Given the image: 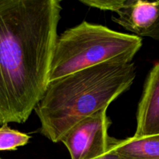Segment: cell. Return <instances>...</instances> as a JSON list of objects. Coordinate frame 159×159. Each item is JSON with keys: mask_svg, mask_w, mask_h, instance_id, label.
<instances>
[{"mask_svg": "<svg viewBox=\"0 0 159 159\" xmlns=\"http://www.w3.org/2000/svg\"><path fill=\"white\" fill-rule=\"evenodd\" d=\"M59 0H0V124H23L48 84Z\"/></svg>", "mask_w": 159, "mask_h": 159, "instance_id": "cell-1", "label": "cell"}, {"mask_svg": "<svg viewBox=\"0 0 159 159\" xmlns=\"http://www.w3.org/2000/svg\"><path fill=\"white\" fill-rule=\"evenodd\" d=\"M134 63L108 62L48 82L34 112L40 132L53 143L86 118L104 109L132 85Z\"/></svg>", "mask_w": 159, "mask_h": 159, "instance_id": "cell-2", "label": "cell"}, {"mask_svg": "<svg viewBox=\"0 0 159 159\" xmlns=\"http://www.w3.org/2000/svg\"><path fill=\"white\" fill-rule=\"evenodd\" d=\"M141 47L142 39L133 34L83 21L58 37L48 82L103 63L132 62Z\"/></svg>", "mask_w": 159, "mask_h": 159, "instance_id": "cell-3", "label": "cell"}, {"mask_svg": "<svg viewBox=\"0 0 159 159\" xmlns=\"http://www.w3.org/2000/svg\"><path fill=\"white\" fill-rule=\"evenodd\" d=\"M104 109L75 125L61 142L71 159H94L107 152L110 143L108 130L112 121Z\"/></svg>", "mask_w": 159, "mask_h": 159, "instance_id": "cell-4", "label": "cell"}, {"mask_svg": "<svg viewBox=\"0 0 159 159\" xmlns=\"http://www.w3.org/2000/svg\"><path fill=\"white\" fill-rule=\"evenodd\" d=\"M159 134V61L155 64L144 85L137 113L135 138Z\"/></svg>", "mask_w": 159, "mask_h": 159, "instance_id": "cell-5", "label": "cell"}, {"mask_svg": "<svg viewBox=\"0 0 159 159\" xmlns=\"http://www.w3.org/2000/svg\"><path fill=\"white\" fill-rule=\"evenodd\" d=\"M112 20L139 37H147L159 18V1L126 0Z\"/></svg>", "mask_w": 159, "mask_h": 159, "instance_id": "cell-6", "label": "cell"}, {"mask_svg": "<svg viewBox=\"0 0 159 159\" xmlns=\"http://www.w3.org/2000/svg\"><path fill=\"white\" fill-rule=\"evenodd\" d=\"M109 147L121 159H159V134L124 140L110 138Z\"/></svg>", "mask_w": 159, "mask_h": 159, "instance_id": "cell-7", "label": "cell"}, {"mask_svg": "<svg viewBox=\"0 0 159 159\" xmlns=\"http://www.w3.org/2000/svg\"><path fill=\"white\" fill-rule=\"evenodd\" d=\"M31 137L24 133L12 130L7 126L2 125L0 128V151L17 150L28 144Z\"/></svg>", "mask_w": 159, "mask_h": 159, "instance_id": "cell-8", "label": "cell"}, {"mask_svg": "<svg viewBox=\"0 0 159 159\" xmlns=\"http://www.w3.org/2000/svg\"><path fill=\"white\" fill-rule=\"evenodd\" d=\"M80 2L90 7L116 12L126 4V0H80Z\"/></svg>", "mask_w": 159, "mask_h": 159, "instance_id": "cell-9", "label": "cell"}, {"mask_svg": "<svg viewBox=\"0 0 159 159\" xmlns=\"http://www.w3.org/2000/svg\"><path fill=\"white\" fill-rule=\"evenodd\" d=\"M94 159H121L120 157L110 147L108 148V150L107 151L106 153H104V155H101V156L98 157L96 158H94Z\"/></svg>", "mask_w": 159, "mask_h": 159, "instance_id": "cell-10", "label": "cell"}, {"mask_svg": "<svg viewBox=\"0 0 159 159\" xmlns=\"http://www.w3.org/2000/svg\"><path fill=\"white\" fill-rule=\"evenodd\" d=\"M147 37H151L154 40H159V18L156 23L155 26L152 28V30L147 34Z\"/></svg>", "mask_w": 159, "mask_h": 159, "instance_id": "cell-11", "label": "cell"}]
</instances>
